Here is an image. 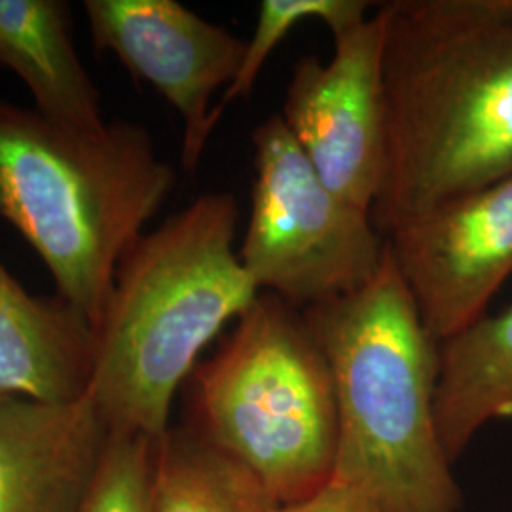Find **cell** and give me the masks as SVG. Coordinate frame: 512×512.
Returning <instances> with one entry per match:
<instances>
[{
    "mask_svg": "<svg viewBox=\"0 0 512 512\" xmlns=\"http://www.w3.org/2000/svg\"><path fill=\"white\" fill-rule=\"evenodd\" d=\"M385 156L370 217L395 224L512 175V0H393Z\"/></svg>",
    "mask_w": 512,
    "mask_h": 512,
    "instance_id": "cell-1",
    "label": "cell"
},
{
    "mask_svg": "<svg viewBox=\"0 0 512 512\" xmlns=\"http://www.w3.org/2000/svg\"><path fill=\"white\" fill-rule=\"evenodd\" d=\"M238 224L234 194L205 192L122 256L95 329L88 391L112 433L160 439L203 349L255 304Z\"/></svg>",
    "mask_w": 512,
    "mask_h": 512,
    "instance_id": "cell-2",
    "label": "cell"
},
{
    "mask_svg": "<svg viewBox=\"0 0 512 512\" xmlns=\"http://www.w3.org/2000/svg\"><path fill=\"white\" fill-rule=\"evenodd\" d=\"M302 317L334 384L332 478L361 488L385 512H458L435 414L439 342L389 249L366 287L306 308Z\"/></svg>",
    "mask_w": 512,
    "mask_h": 512,
    "instance_id": "cell-3",
    "label": "cell"
},
{
    "mask_svg": "<svg viewBox=\"0 0 512 512\" xmlns=\"http://www.w3.org/2000/svg\"><path fill=\"white\" fill-rule=\"evenodd\" d=\"M177 183L145 126H57L0 97V219L54 277L55 294L97 329L116 268Z\"/></svg>",
    "mask_w": 512,
    "mask_h": 512,
    "instance_id": "cell-4",
    "label": "cell"
},
{
    "mask_svg": "<svg viewBox=\"0 0 512 512\" xmlns=\"http://www.w3.org/2000/svg\"><path fill=\"white\" fill-rule=\"evenodd\" d=\"M190 423L279 505L334 476L338 414L329 363L302 310L260 293L188 378Z\"/></svg>",
    "mask_w": 512,
    "mask_h": 512,
    "instance_id": "cell-5",
    "label": "cell"
},
{
    "mask_svg": "<svg viewBox=\"0 0 512 512\" xmlns=\"http://www.w3.org/2000/svg\"><path fill=\"white\" fill-rule=\"evenodd\" d=\"M255 181L238 255L260 293L296 310L366 287L384 264V234L368 211L334 194L281 114L253 131Z\"/></svg>",
    "mask_w": 512,
    "mask_h": 512,
    "instance_id": "cell-6",
    "label": "cell"
},
{
    "mask_svg": "<svg viewBox=\"0 0 512 512\" xmlns=\"http://www.w3.org/2000/svg\"><path fill=\"white\" fill-rule=\"evenodd\" d=\"M384 40L378 4L332 37L327 63L308 55L294 65L279 112L323 183L368 213L384 173Z\"/></svg>",
    "mask_w": 512,
    "mask_h": 512,
    "instance_id": "cell-7",
    "label": "cell"
},
{
    "mask_svg": "<svg viewBox=\"0 0 512 512\" xmlns=\"http://www.w3.org/2000/svg\"><path fill=\"white\" fill-rule=\"evenodd\" d=\"M95 54H112L183 122L181 164L194 171L219 124L213 105L238 74L245 40L175 0H86Z\"/></svg>",
    "mask_w": 512,
    "mask_h": 512,
    "instance_id": "cell-8",
    "label": "cell"
},
{
    "mask_svg": "<svg viewBox=\"0 0 512 512\" xmlns=\"http://www.w3.org/2000/svg\"><path fill=\"white\" fill-rule=\"evenodd\" d=\"M387 249L431 336L480 319L512 274V175L395 224Z\"/></svg>",
    "mask_w": 512,
    "mask_h": 512,
    "instance_id": "cell-9",
    "label": "cell"
},
{
    "mask_svg": "<svg viewBox=\"0 0 512 512\" xmlns=\"http://www.w3.org/2000/svg\"><path fill=\"white\" fill-rule=\"evenodd\" d=\"M90 395L71 403L0 395V512H80L109 452Z\"/></svg>",
    "mask_w": 512,
    "mask_h": 512,
    "instance_id": "cell-10",
    "label": "cell"
},
{
    "mask_svg": "<svg viewBox=\"0 0 512 512\" xmlns=\"http://www.w3.org/2000/svg\"><path fill=\"white\" fill-rule=\"evenodd\" d=\"M97 334L61 296L29 293L0 260V395L71 403L88 395Z\"/></svg>",
    "mask_w": 512,
    "mask_h": 512,
    "instance_id": "cell-11",
    "label": "cell"
},
{
    "mask_svg": "<svg viewBox=\"0 0 512 512\" xmlns=\"http://www.w3.org/2000/svg\"><path fill=\"white\" fill-rule=\"evenodd\" d=\"M0 67L16 74L35 110L74 131L101 129V93L74 48L63 0H0Z\"/></svg>",
    "mask_w": 512,
    "mask_h": 512,
    "instance_id": "cell-12",
    "label": "cell"
},
{
    "mask_svg": "<svg viewBox=\"0 0 512 512\" xmlns=\"http://www.w3.org/2000/svg\"><path fill=\"white\" fill-rule=\"evenodd\" d=\"M435 414L454 463L490 421L512 416V306L439 344Z\"/></svg>",
    "mask_w": 512,
    "mask_h": 512,
    "instance_id": "cell-13",
    "label": "cell"
},
{
    "mask_svg": "<svg viewBox=\"0 0 512 512\" xmlns=\"http://www.w3.org/2000/svg\"><path fill=\"white\" fill-rule=\"evenodd\" d=\"M279 503L241 463L190 423L154 440L148 512H275Z\"/></svg>",
    "mask_w": 512,
    "mask_h": 512,
    "instance_id": "cell-14",
    "label": "cell"
},
{
    "mask_svg": "<svg viewBox=\"0 0 512 512\" xmlns=\"http://www.w3.org/2000/svg\"><path fill=\"white\" fill-rule=\"evenodd\" d=\"M365 0H262L258 6L255 29L245 40V52L238 74L220 95L217 114L239 99H247L255 88L256 78L275 48L285 40L296 25L313 19L327 25L330 35H338L349 27L365 21L370 14Z\"/></svg>",
    "mask_w": 512,
    "mask_h": 512,
    "instance_id": "cell-15",
    "label": "cell"
},
{
    "mask_svg": "<svg viewBox=\"0 0 512 512\" xmlns=\"http://www.w3.org/2000/svg\"><path fill=\"white\" fill-rule=\"evenodd\" d=\"M154 440L112 433L93 492L80 512H148Z\"/></svg>",
    "mask_w": 512,
    "mask_h": 512,
    "instance_id": "cell-16",
    "label": "cell"
},
{
    "mask_svg": "<svg viewBox=\"0 0 512 512\" xmlns=\"http://www.w3.org/2000/svg\"><path fill=\"white\" fill-rule=\"evenodd\" d=\"M275 512H385L361 488L332 478L325 488L302 501L279 505Z\"/></svg>",
    "mask_w": 512,
    "mask_h": 512,
    "instance_id": "cell-17",
    "label": "cell"
}]
</instances>
